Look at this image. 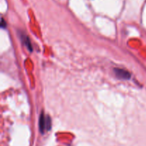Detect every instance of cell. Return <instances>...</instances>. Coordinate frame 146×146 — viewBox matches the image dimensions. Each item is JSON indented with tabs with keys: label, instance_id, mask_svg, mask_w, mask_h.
<instances>
[{
	"label": "cell",
	"instance_id": "4",
	"mask_svg": "<svg viewBox=\"0 0 146 146\" xmlns=\"http://www.w3.org/2000/svg\"><path fill=\"white\" fill-rule=\"evenodd\" d=\"M51 128V120L48 115H46V130L49 131Z\"/></svg>",
	"mask_w": 146,
	"mask_h": 146
},
{
	"label": "cell",
	"instance_id": "2",
	"mask_svg": "<svg viewBox=\"0 0 146 146\" xmlns=\"http://www.w3.org/2000/svg\"><path fill=\"white\" fill-rule=\"evenodd\" d=\"M19 37H20V39H21V40L22 41V42L24 43V45L27 47V49H28L30 52L32 51L33 50L32 46H31V42H30V40L28 36H27L24 32H20Z\"/></svg>",
	"mask_w": 146,
	"mask_h": 146
},
{
	"label": "cell",
	"instance_id": "3",
	"mask_svg": "<svg viewBox=\"0 0 146 146\" xmlns=\"http://www.w3.org/2000/svg\"><path fill=\"white\" fill-rule=\"evenodd\" d=\"M38 126H39V130L41 133H44L46 130V115H44V113H41L39 117V122H38Z\"/></svg>",
	"mask_w": 146,
	"mask_h": 146
},
{
	"label": "cell",
	"instance_id": "5",
	"mask_svg": "<svg viewBox=\"0 0 146 146\" xmlns=\"http://www.w3.org/2000/svg\"><path fill=\"white\" fill-rule=\"evenodd\" d=\"M6 26H7V24H6V21H4V19L3 18H1V28H5Z\"/></svg>",
	"mask_w": 146,
	"mask_h": 146
},
{
	"label": "cell",
	"instance_id": "1",
	"mask_svg": "<svg viewBox=\"0 0 146 146\" xmlns=\"http://www.w3.org/2000/svg\"><path fill=\"white\" fill-rule=\"evenodd\" d=\"M113 71L116 77L120 80H129L131 77V73L124 69L114 68Z\"/></svg>",
	"mask_w": 146,
	"mask_h": 146
}]
</instances>
